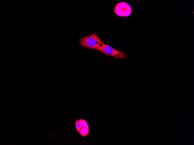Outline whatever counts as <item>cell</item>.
<instances>
[{"label":"cell","mask_w":194,"mask_h":145,"mask_svg":"<svg viewBox=\"0 0 194 145\" xmlns=\"http://www.w3.org/2000/svg\"><path fill=\"white\" fill-rule=\"evenodd\" d=\"M96 49L107 55L121 59H128L127 54L117 50L112 46L105 44L101 41L99 46Z\"/></svg>","instance_id":"6da1fadb"},{"label":"cell","mask_w":194,"mask_h":145,"mask_svg":"<svg viewBox=\"0 0 194 145\" xmlns=\"http://www.w3.org/2000/svg\"><path fill=\"white\" fill-rule=\"evenodd\" d=\"M78 44L87 48L96 49L99 45L101 41L95 32L91 34L78 38Z\"/></svg>","instance_id":"7a4b0ae2"},{"label":"cell","mask_w":194,"mask_h":145,"mask_svg":"<svg viewBox=\"0 0 194 145\" xmlns=\"http://www.w3.org/2000/svg\"><path fill=\"white\" fill-rule=\"evenodd\" d=\"M114 11L115 13L119 16L126 17L130 15L132 9L127 3L121 2L117 3L115 5Z\"/></svg>","instance_id":"3957f363"},{"label":"cell","mask_w":194,"mask_h":145,"mask_svg":"<svg viewBox=\"0 0 194 145\" xmlns=\"http://www.w3.org/2000/svg\"><path fill=\"white\" fill-rule=\"evenodd\" d=\"M83 137H84L89 133V129L82 128L78 132Z\"/></svg>","instance_id":"277c9868"},{"label":"cell","mask_w":194,"mask_h":145,"mask_svg":"<svg viewBox=\"0 0 194 145\" xmlns=\"http://www.w3.org/2000/svg\"><path fill=\"white\" fill-rule=\"evenodd\" d=\"M76 128L78 132L83 128L82 123L80 119L76 120L75 122Z\"/></svg>","instance_id":"5b68a950"},{"label":"cell","mask_w":194,"mask_h":145,"mask_svg":"<svg viewBox=\"0 0 194 145\" xmlns=\"http://www.w3.org/2000/svg\"><path fill=\"white\" fill-rule=\"evenodd\" d=\"M83 127L89 129L88 124L86 121L82 119H80Z\"/></svg>","instance_id":"8992f818"}]
</instances>
